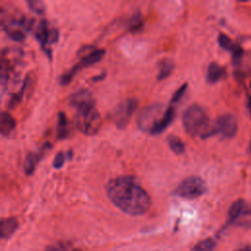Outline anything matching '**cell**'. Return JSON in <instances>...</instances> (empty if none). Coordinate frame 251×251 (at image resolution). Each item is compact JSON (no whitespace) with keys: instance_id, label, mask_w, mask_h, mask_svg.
<instances>
[{"instance_id":"9c48e42d","label":"cell","mask_w":251,"mask_h":251,"mask_svg":"<svg viewBox=\"0 0 251 251\" xmlns=\"http://www.w3.org/2000/svg\"><path fill=\"white\" fill-rule=\"evenodd\" d=\"M35 37L40 41L42 47H45L48 43H54L57 39V30L50 28L45 21L40 22L36 30Z\"/></svg>"},{"instance_id":"83f0119b","label":"cell","mask_w":251,"mask_h":251,"mask_svg":"<svg viewBox=\"0 0 251 251\" xmlns=\"http://www.w3.org/2000/svg\"><path fill=\"white\" fill-rule=\"evenodd\" d=\"M238 251H251V248L250 247H244V248L239 249Z\"/></svg>"},{"instance_id":"ac0fdd59","label":"cell","mask_w":251,"mask_h":251,"mask_svg":"<svg viewBox=\"0 0 251 251\" xmlns=\"http://www.w3.org/2000/svg\"><path fill=\"white\" fill-rule=\"evenodd\" d=\"M174 70V63L170 59H164L162 62H160V71L157 75V78L159 80L167 78L171 73Z\"/></svg>"},{"instance_id":"4fadbf2b","label":"cell","mask_w":251,"mask_h":251,"mask_svg":"<svg viewBox=\"0 0 251 251\" xmlns=\"http://www.w3.org/2000/svg\"><path fill=\"white\" fill-rule=\"evenodd\" d=\"M175 116H176L175 108L172 107V106L168 107L165 114H164L163 119L158 124V126L152 130L151 134H160V133H162L171 125V123L174 121Z\"/></svg>"},{"instance_id":"8992f818","label":"cell","mask_w":251,"mask_h":251,"mask_svg":"<svg viewBox=\"0 0 251 251\" xmlns=\"http://www.w3.org/2000/svg\"><path fill=\"white\" fill-rule=\"evenodd\" d=\"M105 54V50L104 49H94L92 51H90L89 53L85 54L84 56H82L80 58V60L69 71L67 72L66 74H64L61 78H60V82L62 85H66L68 83L71 82L74 75L79 71L80 69L82 68H85V67H89L97 62H99L103 56Z\"/></svg>"},{"instance_id":"7a4b0ae2","label":"cell","mask_w":251,"mask_h":251,"mask_svg":"<svg viewBox=\"0 0 251 251\" xmlns=\"http://www.w3.org/2000/svg\"><path fill=\"white\" fill-rule=\"evenodd\" d=\"M182 124L185 130L192 136L206 138L217 132L216 126L210 122L205 110L199 105H191L182 115Z\"/></svg>"},{"instance_id":"ffe728a7","label":"cell","mask_w":251,"mask_h":251,"mask_svg":"<svg viewBox=\"0 0 251 251\" xmlns=\"http://www.w3.org/2000/svg\"><path fill=\"white\" fill-rule=\"evenodd\" d=\"M68 122L65 113L60 112L57 123V135L59 138H65L68 135Z\"/></svg>"},{"instance_id":"d6986e66","label":"cell","mask_w":251,"mask_h":251,"mask_svg":"<svg viewBox=\"0 0 251 251\" xmlns=\"http://www.w3.org/2000/svg\"><path fill=\"white\" fill-rule=\"evenodd\" d=\"M168 144L170 149L175 153V154H181L184 152V143L180 138H178L176 135H170L167 138Z\"/></svg>"},{"instance_id":"30bf717a","label":"cell","mask_w":251,"mask_h":251,"mask_svg":"<svg viewBox=\"0 0 251 251\" xmlns=\"http://www.w3.org/2000/svg\"><path fill=\"white\" fill-rule=\"evenodd\" d=\"M251 213V206L242 199H239L232 203L228 211V218L230 222L237 220L238 218Z\"/></svg>"},{"instance_id":"e0dca14e","label":"cell","mask_w":251,"mask_h":251,"mask_svg":"<svg viewBox=\"0 0 251 251\" xmlns=\"http://www.w3.org/2000/svg\"><path fill=\"white\" fill-rule=\"evenodd\" d=\"M218 40H219L220 45H221L223 48H225V49H226V50H229V51H232L234 58L240 56V54H241L240 48H239L238 46L234 45V44L232 43L231 39H230L227 35H226V34H224V33H220V34H219V37H218Z\"/></svg>"},{"instance_id":"7402d4cb","label":"cell","mask_w":251,"mask_h":251,"mask_svg":"<svg viewBox=\"0 0 251 251\" xmlns=\"http://www.w3.org/2000/svg\"><path fill=\"white\" fill-rule=\"evenodd\" d=\"M5 30H6V33L8 34V36L11 37L14 40L21 41L25 38V33L20 29H16V28H13V27L6 26Z\"/></svg>"},{"instance_id":"2e32d148","label":"cell","mask_w":251,"mask_h":251,"mask_svg":"<svg viewBox=\"0 0 251 251\" xmlns=\"http://www.w3.org/2000/svg\"><path fill=\"white\" fill-rule=\"evenodd\" d=\"M41 157V154L40 153H29L26 155L25 161H24V166H23V169H24V172L26 174V175H31L34 170H35V167L39 161Z\"/></svg>"},{"instance_id":"f1b7e54d","label":"cell","mask_w":251,"mask_h":251,"mask_svg":"<svg viewBox=\"0 0 251 251\" xmlns=\"http://www.w3.org/2000/svg\"><path fill=\"white\" fill-rule=\"evenodd\" d=\"M250 86H251V83H250Z\"/></svg>"},{"instance_id":"484cf974","label":"cell","mask_w":251,"mask_h":251,"mask_svg":"<svg viewBox=\"0 0 251 251\" xmlns=\"http://www.w3.org/2000/svg\"><path fill=\"white\" fill-rule=\"evenodd\" d=\"M186 83H184V84H182L175 93H174V95H173V97H172V100H171V103L173 104V103H176L181 97H182V95H183V93L185 92V90H186Z\"/></svg>"},{"instance_id":"603a6c76","label":"cell","mask_w":251,"mask_h":251,"mask_svg":"<svg viewBox=\"0 0 251 251\" xmlns=\"http://www.w3.org/2000/svg\"><path fill=\"white\" fill-rule=\"evenodd\" d=\"M29 8L35 12L36 14H42L44 12V4L41 1H36V0H31L27 2Z\"/></svg>"},{"instance_id":"9a60e30c","label":"cell","mask_w":251,"mask_h":251,"mask_svg":"<svg viewBox=\"0 0 251 251\" xmlns=\"http://www.w3.org/2000/svg\"><path fill=\"white\" fill-rule=\"evenodd\" d=\"M18 227V222L14 218L2 219L1 221V237L8 238L10 237Z\"/></svg>"},{"instance_id":"5bb4252c","label":"cell","mask_w":251,"mask_h":251,"mask_svg":"<svg viewBox=\"0 0 251 251\" xmlns=\"http://www.w3.org/2000/svg\"><path fill=\"white\" fill-rule=\"evenodd\" d=\"M226 75L225 69L217 64L216 62H213L209 65L208 71H207V79L211 83H215L219 80H221Z\"/></svg>"},{"instance_id":"8fae6325","label":"cell","mask_w":251,"mask_h":251,"mask_svg":"<svg viewBox=\"0 0 251 251\" xmlns=\"http://www.w3.org/2000/svg\"><path fill=\"white\" fill-rule=\"evenodd\" d=\"M70 104L74 107L79 108L81 106L89 105V104H94V100L91 96V93L88 90H79L75 93H74L70 97Z\"/></svg>"},{"instance_id":"44dd1931","label":"cell","mask_w":251,"mask_h":251,"mask_svg":"<svg viewBox=\"0 0 251 251\" xmlns=\"http://www.w3.org/2000/svg\"><path fill=\"white\" fill-rule=\"evenodd\" d=\"M215 246H216L215 241L212 238H207L198 242L194 246L192 251H214Z\"/></svg>"},{"instance_id":"6da1fadb","label":"cell","mask_w":251,"mask_h":251,"mask_svg":"<svg viewBox=\"0 0 251 251\" xmlns=\"http://www.w3.org/2000/svg\"><path fill=\"white\" fill-rule=\"evenodd\" d=\"M106 192L109 199L128 215H142L151 204L149 194L132 176H122L110 179L106 185Z\"/></svg>"},{"instance_id":"d4e9b609","label":"cell","mask_w":251,"mask_h":251,"mask_svg":"<svg viewBox=\"0 0 251 251\" xmlns=\"http://www.w3.org/2000/svg\"><path fill=\"white\" fill-rule=\"evenodd\" d=\"M46 251H78V250L75 249L71 245H67L65 243H60V244H55L53 246L48 247Z\"/></svg>"},{"instance_id":"5b68a950","label":"cell","mask_w":251,"mask_h":251,"mask_svg":"<svg viewBox=\"0 0 251 251\" xmlns=\"http://www.w3.org/2000/svg\"><path fill=\"white\" fill-rule=\"evenodd\" d=\"M165 112L166 110H163V105L159 103H155L146 107L142 110L137 119V125L139 128L151 134L152 130L163 119Z\"/></svg>"},{"instance_id":"ba28073f","label":"cell","mask_w":251,"mask_h":251,"mask_svg":"<svg viewBox=\"0 0 251 251\" xmlns=\"http://www.w3.org/2000/svg\"><path fill=\"white\" fill-rule=\"evenodd\" d=\"M216 129L222 133L225 137H232L237 131L236 119L230 114H225L220 116L216 122Z\"/></svg>"},{"instance_id":"4316f807","label":"cell","mask_w":251,"mask_h":251,"mask_svg":"<svg viewBox=\"0 0 251 251\" xmlns=\"http://www.w3.org/2000/svg\"><path fill=\"white\" fill-rule=\"evenodd\" d=\"M247 106H248L249 112H250V114H251V98H249V100H248V103H247Z\"/></svg>"},{"instance_id":"cb8c5ba5","label":"cell","mask_w":251,"mask_h":251,"mask_svg":"<svg viewBox=\"0 0 251 251\" xmlns=\"http://www.w3.org/2000/svg\"><path fill=\"white\" fill-rule=\"evenodd\" d=\"M66 159H67V157L64 152H58L53 160V167L55 169H61L63 167Z\"/></svg>"},{"instance_id":"52a82bcc","label":"cell","mask_w":251,"mask_h":251,"mask_svg":"<svg viewBox=\"0 0 251 251\" xmlns=\"http://www.w3.org/2000/svg\"><path fill=\"white\" fill-rule=\"evenodd\" d=\"M137 102L134 99H126L121 102L113 111L112 119L116 126L125 128L129 123L134 110L136 109Z\"/></svg>"},{"instance_id":"7c38bea8","label":"cell","mask_w":251,"mask_h":251,"mask_svg":"<svg viewBox=\"0 0 251 251\" xmlns=\"http://www.w3.org/2000/svg\"><path fill=\"white\" fill-rule=\"evenodd\" d=\"M16 127V121L14 119V117L6 112L3 111L1 113V117H0V131L3 135H9L11 134L14 129Z\"/></svg>"},{"instance_id":"3957f363","label":"cell","mask_w":251,"mask_h":251,"mask_svg":"<svg viewBox=\"0 0 251 251\" xmlns=\"http://www.w3.org/2000/svg\"><path fill=\"white\" fill-rule=\"evenodd\" d=\"M75 124L78 130H80L82 133L87 135L96 134L101 127L102 121L94 104L76 108Z\"/></svg>"},{"instance_id":"277c9868","label":"cell","mask_w":251,"mask_h":251,"mask_svg":"<svg viewBox=\"0 0 251 251\" xmlns=\"http://www.w3.org/2000/svg\"><path fill=\"white\" fill-rule=\"evenodd\" d=\"M206 190L207 185L203 178L197 176H190L178 183L174 194L186 199H195L203 195Z\"/></svg>"}]
</instances>
